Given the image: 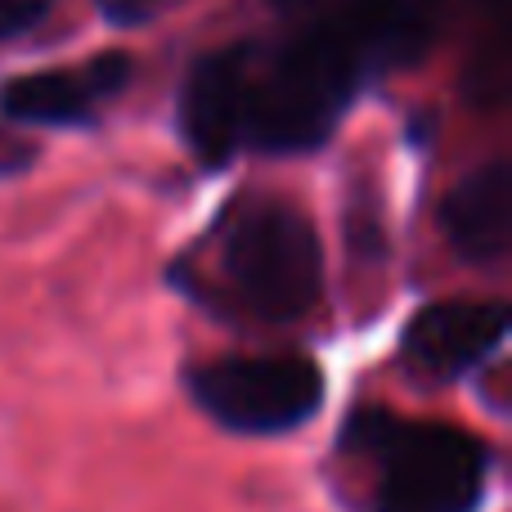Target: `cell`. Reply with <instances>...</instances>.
I'll return each mask as SVG.
<instances>
[{"label": "cell", "mask_w": 512, "mask_h": 512, "mask_svg": "<svg viewBox=\"0 0 512 512\" xmlns=\"http://www.w3.org/2000/svg\"><path fill=\"white\" fill-rule=\"evenodd\" d=\"M342 450L364 468L369 512H477L490 481V445L468 427L355 409Z\"/></svg>", "instance_id": "6da1fadb"}, {"label": "cell", "mask_w": 512, "mask_h": 512, "mask_svg": "<svg viewBox=\"0 0 512 512\" xmlns=\"http://www.w3.org/2000/svg\"><path fill=\"white\" fill-rule=\"evenodd\" d=\"M243 59V149L310 153L351 108L364 72L328 41L279 27L270 41H239Z\"/></svg>", "instance_id": "7a4b0ae2"}, {"label": "cell", "mask_w": 512, "mask_h": 512, "mask_svg": "<svg viewBox=\"0 0 512 512\" xmlns=\"http://www.w3.org/2000/svg\"><path fill=\"white\" fill-rule=\"evenodd\" d=\"M221 270L234 297L270 324H292L324 292V243L288 198H243L221 221Z\"/></svg>", "instance_id": "3957f363"}, {"label": "cell", "mask_w": 512, "mask_h": 512, "mask_svg": "<svg viewBox=\"0 0 512 512\" xmlns=\"http://www.w3.org/2000/svg\"><path fill=\"white\" fill-rule=\"evenodd\" d=\"M194 405L239 436H283L306 427L324 405V369L301 351L221 355L185 373Z\"/></svg>", "instance_id": "277c9868"}, {"label": "cell", "mask_w": 512, "mask_h": 512, "mask_svg": "<svg viewBox=\"0 0 512 512\" xmlns=\"http://www.w3.org/2000/svg\"><path fill=\"white\" fill-rule=\"evenodd\" d=\"M283 23L328 41L364 77L409 68L441 32V0H274Z\"/></svg>", "instance_id": "5b68a950"}, {"label": "cell", "mask_w": 512, "mask_h": 512, "mask_svg": "<svg viewBox=\"0 0 512 512\" xmlns=\"http://www.w3.org/2000/svg\"><path fill=\"white\" fill-rule=\"evenodd\" d=\"M508 333V306L495 297H445L409 319L400 351L427 378H463L499 351Z\"/></svg>", "instance_id": "8992f818"}, {"label": "cell", "mask_w": 512, "mask_h": 512, "mask_svg": "<svg viewBox=\"0 0 512 512\" xmlns=\"http://www.w3.org/2000/svg\"><path fill=\"white\" fill-rule=\"evenodd\" d=\"M131 81V59L117 50L95 54L81 68H45L0 86V113L18 126H81L122 95Z\"/></svg>", "instance_id": "52a82bcc"}, {"label": "cell", "mask_w": 512, "mask_h": 512, "mask_svg": "<svg viewBox=\"0 0 512 512\" xmlns=\"http://www.w3.org/2000/svg\"><path fill=\"white\" fill-rule=\"evenodd\" d=\"M180 135L185 144L207 162L239 158L243 153V59H239V41L221 45V50L203 54L194 63L180 95Z\"/></svg>", "instance_id": "ba28073f"}, {"label": "cell", "mask_w": 512, "mask_h": 512, "mask_svg": "<svg viewBox=\"0 0 512 512\" xmlns=\"http://www.w3.org/2000/svg\"><path fill=\"white\" fill-rule=\"evenodd\" d=\"M441 225L468 261H495L508 248V167L486 162L445 194Z\"/></svg>", "instance_id": "9c48e42d"}, {"label": "cell", "mask_w": 512, "mask_h": 512, "mask_svg": "<svg viewBox=\"0 0 512 512\" xmlns=\"http://www.w3.org/2000/svg\"><path fill=\"white\" fill-rule=\"evenodd\" d=\"M54 5H59V0H0V45L32 32Z\"/></svg>", "instance_id": "30bf717a"}, {"label": "cell", "mask_w": 512, "mask_h": 512, "mask_svg": "<svg viewBox=\"0 0 512 512\" xmlns=\"http://www.w3.org/2000/svg\"><path fill=\"white\" fill-rule=\"evenodd\" d=\"M99 9H104V18L108 23H117V27H135V23H149L153 14H158L167 0H95Z\"/></svg>", "instance_id": "8fae6325"}, {"label": "cell", "mask_w": 512, "mask_h": 512, "mask_svg": "<svg viewBox=\"0 0 512 512\" xmlns=\"http://www.w3.org/2000/svg\"><path fill=\"white\" fill-rule=\"evenodd\" d=\"M32 158V149H18L14 140H5V135H0V171H14L18 162H27Z\"/></svg>", "instance_id": "7c38bea8"}]
</instances>
